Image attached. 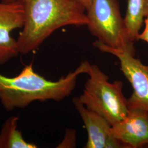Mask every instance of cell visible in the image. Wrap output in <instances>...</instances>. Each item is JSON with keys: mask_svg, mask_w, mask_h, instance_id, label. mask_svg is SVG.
I'll return each instance as SVG.
<instances>
[{"mask_svg": "<svg viewBox=\"0 0 148 148\" xmlns=\"http://www.w3.org/2000/svg\"><path fill=\"white\" fill-rule=\"evenodd\" d=\"M24 14L17 38L20 54L35 51L56 30L68 25L88 23L85 8L76 0H17Z\"/></svg>", "mask_w": 148, "mask_h": 148, "instance_id": "6da1fadb", "label": "cell"}, {"mask_svg": "<svg viewBox=\"0 0 148 148\" xmlns=\"http://www.w3.org/2000/svg\"><path fill=\"white\" fill-rule=\"evenodd\" d=\"M90 64L84 61L74 71L56 81L37 74L32 63L13 77L0 73V102L7 111H11L24 108L35 101H62L71 94L79 75L88 74Z\"/></svg>", "mask_w": 148, "mask_h": 148, "instance_id": "7a4b0ae2", "label": "cell"}, {"mask_svg": "<svg viewBox=\"0 0 148 148\" xmlns=\"http://www.w3.org/2000/svg\"><path fill=\"white\" fill-rule=\"evenodd\" d=\"M89 78L80 101L91 111L105 118L111 125L120 121L128 112L127 99L123 93V82H109L108 76L95 64H90Z\"/></svg>", "mask_w": 148, "mask_h": 148, "instance_id": "3957f363", "label": "cell"}, {"mask_svg": "<svg viewBox=\"0 0 148 148\" xmlns=\"http://www.w3.org/2000/svg\"><path fill=\"white\" fill-rule=\"evenodd\" d=\"M86 14L88 29L98 41L110 47L135 52L117 0H92Z\"/></svg>", "mask_w": 148, "mask_h": 148, "instance_id": "277c9868", "label": "cell"}, {"mask_svg": "<svg viewBox=\"0 0 148 148\" xmlns=\"http://www.w3.org/2000/svg\"><path fill=\"white\" fill-rule=\"evenodd\" d=\"M93 45L101 51L111 54L119 59L120 69L133 90L127 99L128 109H140L148 114V65L134 57L135 52L110 47L98 40Z\"/></svg>", "mask_w": 148, "mask_h": 148, "instance_id": "5b68a950", "label": "cell"}, {"mask_svg": "<svg viewBox=\"0 0 148 148\" xmlns=\"http://www.w3.org/2000/svg\"><path fill=\"white\" fill-rule=\"evenodd\" d=\"M24 21L23 7L18 1H0V65L20 54L17 40L12 32L22 28Z\"/></svg>", "mask_w": 148, "mask_h": 148, "instance_id": "8992f818", "label": "cell"}, {"mask_svg": "<svg viewBox=\"0 0 148 148\" xmlns=\"http://www.w3.org/2000/svg\"><path fill=\"white\" fill-rule=\"evenodd\" d=\"M127 115L111 125L114 137L125 148H148V114L140 109H128Z\"/></svg>", "mask_w": 148, "mask_h": 148, "instance_id": "52a82bcc", "label": "cell"}, {"mask_svg": "<svg viewBox=\"0 0 148 148\" xmlns=\"http://www.w3.org/2000/svg\"><path fill=\"white\" fill-rule=\"evenodd\" d=\"M73 103L87 132L88 139L85 148H125L114 137L111 124L105 118L87 109L79 97H74Z\"/></svg>", "mask_w": 148, "mask_h": 148, "instance_id": "ba28073f", "label": "cell"}, {"mask_svg": "<svg viewBox=\"0 0 148 148\" xmlns=\"http://www.w3.org/2000/svg\"><path fill=\"white\" fill-rule=\"evenodd\" d=\"M18 117L11 116L4 122L0 132V148H36L26 141L18 129Z\"/></svg>", "mask_w": 148, "mask_h": 148, "instance_id": "9c48e42d", "label": "cell"}, {"mask_svg": "<svg viewBox=\"0 0 148 148\" xmlns=\"http://www.w3.org/2000/svg\"><path fill=\"white\" fill-rule=\"evenodd\" d=\"M144 0H127V12L124 18L125 24L131 40H137L143 25Z\"/></svg>", "mask_w": 148, "mask_h": 148, "instance_id": "30bf717a", "label": "cell"}, {"mask_svg": "<svg viewBox=\"0 0 148 148\" xmlns=\"http://www.w3.org/2000/svg\"><path fill=\"white\" fill-rule=\"evenodd\" d=\"M76 145V132L73 130H67L63 142L58 148H70Z\"/></svg>", "mask_w": 148, "mask_h": 148, "instance_id": "8fae6325", "label": "cell"}, {"mask_svg": "<svg viewBox=\"0 0 148 148\" xmlns=\"http://www.w3.org/2000/svg\"><path fill=\"white\" fill-rule=\"evenodd\" d=\"M144 23L145 24V27L144 30L142 33H140L138 35L137 40H140L148 43V16L145 17Z\"/></svg>", "mask_w": 148, "mask_h": 148, "instance_id": "7c38bea8", "label": "cell"}, {"mask_svg": "<svg viewBox=\"0 0 148 148\" xmlns=\"http://www.w3.org/2000/svg\"><path fill=\"white\" fill-rule=\"evenodd\" d=\"M76 1L78 2L79 4H81L85 8L86 11H87L90 8L92 3V0H76Z\"/></svg>", "mask_w": 148, "mask_h": 148, "instance_id": "4fadbf2b", "label": "cell"}, {"mask_svg": "<svg viewBox=\"0 0 148 148\" xmlns=\"http://www.w3.org/2000/svg\"><path fill=\"white\" fill-rule=\"evenodd\" d=\"M144 14L145 18L148 16V0H144Z\"/></svg>", "mask_w": 148, "mask_h": 148, "instance_id": "5bb4252c", "label": "cell"}, {"mask_svg": "<svg viewBox=\"0 0 148 148\" xmlns=\"http://www.w3.org/2000/svg\"><path fill=\"white\" fill-rule=\"evenodd\" d=\"M5 2H14V1H16L17 0H1Z\"/></svg>", "mask_w": 148, "mask_h": 148, "instance_id": "9a60e30c", "label": "cell"}]
</instances>
